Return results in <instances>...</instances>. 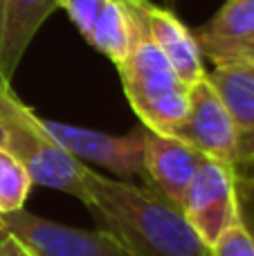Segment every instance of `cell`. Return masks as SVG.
I'll return each mask as SVG.
<instances>
[{
  "mask_svg": "<svg viewBox=\"0 0 254 256\" xmlns=\"http://www.w3.org/2000/svg\"><path fill=\"white\" fill-rule=\"evenodd\" d=\"M250 66H254V56H252V63H250Z\"/></svg>",
  "mask_w": 254,
  "mask_h": 256,
  "instance_id": "obj_20",
  "label": "cell"
},
{
  "mask_svg": "<svg viewBox=\"0 0 254 256\" xmlns=\"http://www.w3.org/2000/svg\"><path fill=\"white\" fill-rule=\"evenodd\" d=\"M97 52L108 56L115 68L126 58L133 40V12L126 0H106L88 38Z\"/></svg>",
  "mask_w": 254,
  "mask_h": 256,
  "instance_id": "obj_13",
  "label": "cell"
},
{
  "mask_svg": "<svg viewBox=\"0 0 254 256\" xmlns=\"http://www.w3.org/2000/svg\"><path fill=\"white\" fill-rule=\"evenodd\" d=\"M61 0H4L0 40V81H12L27 45Z\"/></svg>",
  "mask_w": 254,
  "mask_h": 256,
  "instance_id": "obj_12",
  "label": "cell"
},
{
  "mask_svg": "<svg viewBox=\"0 0 254 256\" xmlns=\"http://www.w3.org/2000/svg\"><path fill=\"white\" fill-rule=\"evenodd\" d=\"M34 184L30 171L14 155L0 148V214L22 209Z\"/></svg>",
  "mask_w": 254,
  "mask_h": 256,
  "instance_id": "obj_14",
  "label": "cell"
},
{
  "mask_svg": "<svg viewBox=\"0 0 254 256\" xmlns=\"http://www.w3.org/2000/svg\"><path fill=\"white\" fill-rule=\"evenodd\" d=\"M43 126L52 140L79 162L88 160L106 166L126 182L128 178L144 176V126H138L128 135H108L50 120H43Z\"/></svg>",
  "mask_w": 254,
  "mask_h": 256,
  "instance_id": "obj_7",
  "label": "cell"
},
{
  "mask_svg": "<svg viewBox=\"0 0 254 256\" xmlns=\"http://www.w3.org/2000/svg\"><path fill=\"white\" fill-rule=\"evenodd\" d=\"M0 148L14 155L34 182L86 202V164L52 140L43 117L20 102L7 81H0Z\"/></svg>",
  "mask_w": 254,
  "mask_h": 256,
  "instance_id": "obj_3",
  "label": "cell"
},
{
  "mask_svg": "<svg viewBox=\"0 0 254 256\" xmlns=\"http://www.w3.org/2000/svg\"><path fill=\"white\" fill-rule=\"evenodd\" d=\"M126 4L133 12V40L126 58L117 66L124 94L144 128L171 135L187 117L189 86L178 79L148 32L146 0H126Z\"/></svg>",
  "mask_w": 254,
  "mask_h": 256,
  "instance_id": "obj_2",
  "label": "cell"
},
{
  "mask_svg": "<svg viewBox=\"0 0 254 256\" xmlns=\"http://www.w3.org/2000/svg\"><path fill=\"white\" fill-rule=\"evenodd\" d=\"M106 0H61V7L68 12L70 20L76 25L84 38H88Z\"/></svg>",
  "mask_w": 254,
  "mask_h": 256,
  "instance_id": "obj_16",
  "label": "cell"
},
{
  "mask_svg": "<svg viewBox=\"0 0 254 256\" xmlns=\"http://www.w3.org/2000/svg\"><path fill=\"white\" fill-rule=\"evenodd\" d=\"M200 54L216 66L252 63L254 56V0H228L212 20L192 30Z\"/></svg>",
  "mask_w": 254,
  "mask_h": 256,
  "instance_id": "obj_8",
  "label": "cell"
},
{
  "mask_svg": "<svg viewBox=\"0 0 254 256\" xmlns=\"http://www.w3.org/2000/svg\"><path fill=\"white\" fill-rule=\"evenodd\" d=\"M2 18H4V0H0V40H2Z\"/></svg>",
  "mask_w": 254,
  "mask_h": 256,
  "instance_id": "obj_19",
  "label": "cell"
},
{
  "mask_svg": "<svg viewBox=\"0 0 254 256\" xmlns=\"http://www.w3.org/2000/svg\"><path fill=\"white\" fill-rule=\"evenodd\" d=\"M169 2H171V0H169Z\"/></svg>",
  "mask_w": 254,
  "mask_h": 256,
  "instance_id": "obj_21",
  "label": "cell"
},
{
  "mask_svg": "<svg viewBox=\"0 0 254 256\" xmlns=\"http://www.w3.org/2000/svg\"><path fill=\"white\" fill-rule=\"evenodd\" d=\"M86 207L99 230L115 236L133 256H212L182 209L153 186L112 180L86 166Z\"/></svg>",
  "mask_w": 254,
  "mask_h": 256,
  "instance_id": "obj_1",
  "label": "cell"
},
{
  "mask_svg": "<svg viewBox=\"0 0 254 256\" xmlns=\"http://www.w3.org/2000/svg\"><path fill=\"white\" fill-rule=\"evenodd\" d=\"M0 256H38L34 250H30L22 240H18L14 234L0 227Z\"/></svg>",
  "mask_w": 254,
  "mask_h": 256,
  "instance_id": "obj_17",
  "label": "cell"
},
{
  "mask_svg": "<svg viewBox=\"0 0 254 256\" xmlns=\"http://www.w3.org/2000/svg\"><path fill=\"white\" fill-rule=\"evenodd\" d=\"M171 137L187 142L205 158L236 166V140L230 112L210 76L189 86V108Z\"/></svg>",
  "mask_w": 254,
  "mask_h": 256,
  "instance_id": "obj_6",
  "label": "cell"
},
{
  "mask_svg": "<svg viewBox=\"0 0 254 256\" xmlns=\"http://www.w3.org/2000/svg\"><path fill=\"white\" fill-rule=\"evenodd\" d=\"M236 182L238 186H246L250 194H254V162H246L236 166Z\"/></svg>",
  "mask_w": 254,
  "mask_h": 256,
  "instance_id": "obj_18",
  "label": "cell"
},
{
  "mask_svg": "<svg viewBox=\"0 0 254 256\" xmlns=\"http://www.w3.org/2000/svg\"><path fill=\"white\" fill-rule=\"evenodd\" d=\"M0 227L38 256H133L104 230H79L30 214L27 209L0 214Z\"/></svg>",
  "mask_w": 254,
  "mask_h": 256,
  "instance_id": "obj_5",
  "label": "cell"
},
{
  "mask_svg": "<svg viewBox=\"0 0 254 256\" xmlns=\"http://www.w3.org/2000/svg\"><path fill=\"white\" fill-rule=\"evenodd\" d=\"M212 256H254V234L246 218H241L220 236L218 243L212 248Z\"/></svg>",
  "mask_w": 254,
  "mask_h": 256,
  "instance_id": "obj_15",
  "label": "cell"
},
{
  "mask_svg": "<svg viewBox=\"0 0 254 256\" xmlns=\"http://www.w3.org/2000/svg\"><path fill=\"white\" fill-rule=\"evenodd\" d=\"M220 94L236 140V166L254 162V66L234 63V66H216L207 72Z\"/></svg>",
  "mask_w": 254,
  "mask_h": 256,
  "instance_id": "obj_10",
  "label": "cell"
},
{
  "mask_svg": "<svg viewBox=\"0 0 254 256\" xmlns=\"http://www.w3.org/2000/svg\"><path fill=\"white\" fill-rule=\"evenodd\" d=\"M202 160L205 155L187 142L144 128V178H148L153 189L178 207Z\"/></svg>",
  "mask_w": 254,
  "mask_h": 256,
  "instance_id": "obj_9",
  "label": "cell"
},
{
  "mask_svg": "<svg viewBox=\"0 0 254 256\" xmlns=\"http://www.w3.org/2000/svg\"><path fill=\"white\" fill-rule=\"evenodd\" d=\"M144 14H146V25L153 40L160 48V52L166 56V61L171 63L178 79L184 86L200 81L207 74V70L202 66V54L194 32L171 9L158 7L148 0L146 7H144Z\"/></svg>",
  "mask_w": 254,
  "mask_h": 256,
  "instance_id": "obj_11",
  "label": "cell"
},
{
  "mask_svg": "<svg viewBox=\"0 0 254 256\" xmlns=\"http://www.w3.org/2000/svg\"><path fill=\"white\" fill-rule=\"evenodd\" d=\"M184 218L207 248L243 218L236 166L205 158L180 204Z\"/></svg>",
  "mask_w": 254,
  "mask_h": 256,
  "instance_id": "obj_4",
  "label": "cell"
}]
</instances>
